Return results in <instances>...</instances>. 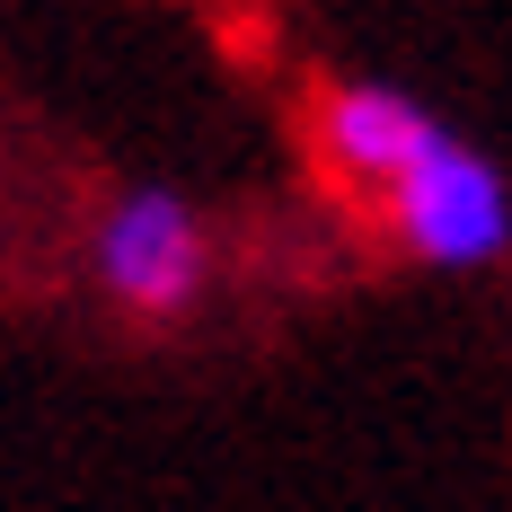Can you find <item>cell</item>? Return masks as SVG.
Returning a JSON list of instances; mask_svg holds the SVG:
<instances>
[{
	"label": "cell",
	"mask_w": 512,
	"mask_h": 512,
	"mask_svg": "<svg viewBox=\"0 0 512 512\" xmlns=\"http://www.w3.org/2000/svg\"><path fill=\"white\" fill-rule=\"evenodd\" d=\"M389 230L424 265H495L512 248V186L495 159H477L460 133H442L389 186Z\"/></svg>",
	"instance_id": "obj_1"
},
{
	"label": "cell",
	"mask_w": 512,
	"mask_h": 512,
	"mask_svg": "<svg viewBox=\"0 0 512 512\" xmlns=\"http://www.w3.org/2000/svg\"><path fill=\"white\" fill-rule=\"evenodd\" d=\"M98 274L106 292L124 309H142V318H168V309H186L204 292V221L177 204V195H124V204L106 212L98 230Z\"/></svg>",
	"instance_id": "obj_2"
},
{
	"label": "cell",
	"mask_w": 512,
	"mask_h": 512,
	"mask_svg": "<svg viewBox=\"0 0 512 512\" xmlns=\"http://www.w3.org/2000/svg\"><path fill=\"white\" fill-rule=\"evenodd\" d=\"M318 142H327V159H336L354 186H380V195H389L415 159L442 142V124H433L415 98H398V89L354 80V89H327V106H318Z\"/></svg>",
	"instance_id": "obj_3"
}]
</instances>
